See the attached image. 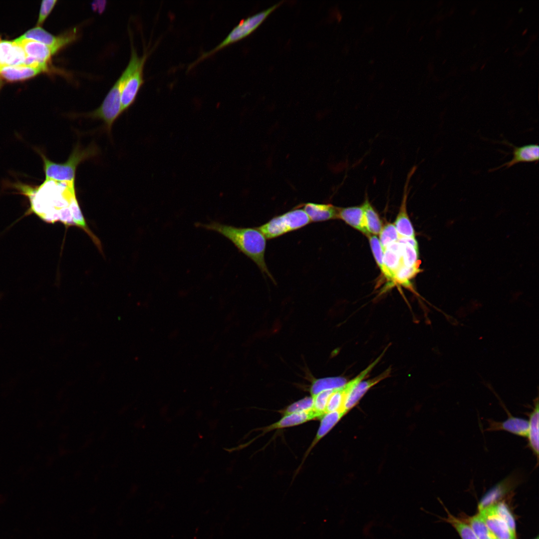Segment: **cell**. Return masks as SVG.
<instances>
[{
    "label": "cell",
    "instance_id": "836d02e7",
    "mask_svg": "<svg viewBox=\"0 0 539 539\" xmlns=\"http://www.w3.org/2000/svg\"><path fill=\"white\" fill-rule=\"evenodd\" d=\"M312 397H305L290 405L284 411L283 415L310 410L312 409Z\"/></svg>",
    "mask_w": 539,
    "mask_h": 539
},
{
    "label": "cell",
    "instance_id": "277c9868",
    "mask_svg": "<svg viewBox=\"0 0 539 539\" xmlns=\"http://www.w3.org/2000/svg\"><path fill=\"white\" fill-rule=\"evenodd\" d=\"M97 148L91 145L82 148L77 145L73 150L68 160L63 163H57L48 159L40 153L43 162L45 180L64 182H75V173L78 165L83 161L95 156Z\"/></svg>",
    "mask_w": 539,
    "mask_h": 539
},
{
    "label": "cell",
    "instance_id": "5bb4252c",
    "mask_svg": "<svg viewBox=\"0 0 539 539\" xmlns=\"http://www.w3.org/2000/svg\"><path fill=\"white\" fill-rule=\"evenodd\" d=\"M508 418L503 422H497L492 419L488 420L489 426L488 431H506L521 437H527L529 430V421L527 420L514 417L508 411Z\"/></svg>",
    "mask_w": 539,
    "mask_h": 539
},
{
    "label": "cell",
    "instance_id": "3957f363",
    "mask_svg": "<svg viewBox=\"0 0 539 539\" xmlns=\"http://www.w3.org/2000/svg\"><path fill=\"white\" fill-rule=\"evenodd\" d=\"M139 58L140 56L136 49L133 46H131V57L128 65L110 89L101 104L93 111L84 114L87 117L102 120L108 132H110L114 122L122 113L121 103L122 89L127 78Z\"/></svg>",
    "mask_w": 539,
    "mask_h": 539
},
{
    "label": "cell",
    "instance_id": "8d00e7d4",
    "mask_svg": "<svg viewBox=\"0 0 539 539\" xmlns=\"http://www.w3.org/2000/svg\"><path fill=\"white\" fill-rule=\"evenodd\" d=\"M527 29H526V30H525V31H524V32L523 33V34H525V33L526 32V31H527Z\"/></svg>",
    "mask_w": 539,
    "mask_h": 539
},
{
    "label": "cell",
    "instance_id": "44dd1931",
    "mask_svg": "<svg viewBox=\"0 0 539 539\" xmlns=\"http://www.w3.org/2000/svg\"><path fill=\"white\" fill-rule=\"evenodd\" d=\"M402 265L412 267L420 265L418 245L415 238L399 237Z\"/></svg>",
    "mask_w": 539,
    "mask_h": 539
},
{
    "label": "cell",
    "instance_id": "603a6c76",
    "mask_svg": "<svg viewBox=\"0 0 539 539\" xmlns=\"http://www.w3.org/2000/svg\"><path fill=\"white\" fill-rule=\"evenodd\" d=\"M383 261L385 266L394 277L395 272L402 265L401 245L398 242L389 245L384 249Z\"/></svg>",
    "mask_w": 539,
    "mask_h": 539
},
{
    "label": "cell",
    "instance_id": "2e32d148",
    "mask_svg": "<svg viewBox=\"0 0 539 539\" xmlns=\"http://www.w3.org/2000/svg\"><path fill=\"white\" fill-rule=\"evenodd\" d=\"M391 372V367H389L375 377L361 381L348 395L344 404V410L347 412L352 408L371 387L389 377Z\"/></svg>",
    "mask_w": 539,
    "mask_h": 539
},
{
    "label": "cell",
    "instance_id": "e575fe53",
    "mask_svg": "<svg viewBox=\"0 0 539 539\" xmlns=\"http://www.w3.org/2000/svg\"><path fill=\"white\" fill-rule=\"evenodd\" d=\"M56 2V0H45L42 1L37 22L38 26L43 23L53 9Z\"/></svg>",
    "mask_w": 539,
    "mask_h": 539
},
{
    "label": "cell",
    "instance_id": "7402d4cb",
    "mask_svg": "<svg viewBox=\"0 0 539 539\" xmlns=\"http://www.w3.org/2000/svg\"><path fill=\"white\" fill-rule=\"evenodd\" d=\"M539 401L538 398L535 400L533 411L528 414L529 417V430L527 438L528 446L539 460Z\"/></svg>",
    "mask_w": 539,
    "mask_h": 539
},
{
    "label": "cell",
    "instance_id": "83f0119b",
    "mask_svg": "<svg viewBox=\"0 0 539 539\" xmlns=\"http://www.w3.org/2000/svg\"><path fill=\"white\" fill-rule=\"evenodd\" d=\"M420 271V265L412 267L402 265L394 274V281L405 287H410L411 286L410 280Z\"/></svg>",
    "mask_w": 539,
    "mask_h": 539
},
{
    "label": "cell",
    "instance_id": "52a82bcc",
    "mask_svg": "<svg viewBox=\"0 0 539 539\" xmlns=\"http://www.w3.org/2000/svg\"><path fill=\"white\" fill-rule=\"evenodd\" d=\"M148 53H144L127 78L124 85L121 98L122 112L127 110L135 100L137 95L144 83V66Z\"/></svg>",
    "mask_w": 539,
    "mask_h": 539
},
{
    "label": "cell",
    "instance_id": "ffe728a7",
    "mask_svg": "<svg viewBox=\"0 0 539 539\" xmlns=\"http://www.w3.org/2000/svg\"><path fill=\"white\" fill-rule=\"evenodd\" d=\"M317 418V415L312 409L306 411L293 413L284 415L278 421L265 428V431L296 426Z\"/></svg>",
    "mask_w": 539,
    "mask_h": 539
},
{
    "label": "cell",
    "instance_id": "d590c367",
    "mask_svg": "<svg viewBox=\"0 0 539 539\" xmlns=\"http://www.w3.org/2000/svg\"><path fill=\"white\" fill-rule=\"evenodd\" d=\"M3 85V81L0 79V89Z\"/></svg>",
    "mask_w": 539,
    "mask_h": 539
},
{
    "label": "cell",
    "instance_id": "8992f818",
    "mask_svg": "<svg viewBox=\"0 0 539 539\" xmlns=\"http://www.w3.org/2000/svg\"><path fill=\"white\" fill-rule=\"evenodd\" d=\"M311 223L302 209L294 208L282 215L275 216L257 228L266 239L270 240L299 230Z\"/></svg>",
    "mask_w": 539,
    "mask_h": 539
},
{
    "label": "cell",
    "instance_id": "d4e9b609",
    "mask_svg": "<svg viewBox=\"0 0 539 539\" xmlns=\"http://www.w3.org/2000/svg\"><path fill=\"white\" fill-rule=\"evenodd\" d=\"M365 221L367 231L371 235H376L380 234L382 224L378 214L369 202L368 198L366 197L364 203L362 205Z\"/></svg>",
    "mask_w": 539,
    "mask_h": 539
},
{
    "label": "cell",
    "instance_id": "ba28073f",
    "mask_svg": "<svg viewBox=\"0 0 539 539\" xmlns=\"http://www.w3.org/2000/svg\"><path fill=\"white\" fill-rule=\"evenodd\" d=\"M76 36L75 29L58 36H55L41 27L37 26L28 30L15 40L29 39L36 41L53 48L58 52L75 40Z\"/></svg>",
    "mask_w": 539,
    "mask_h": 539
},
{
    "label": "cell",
    "instance_id": "4316f807",
    "mask_svg": "<svg viewBox=\"0 0 539 539\" xmlns=\"http://www.w3.org/2000/svg\"><path fill=\"white\" fill-rule=\"evenodd\" d=\"M346 383V379L341 377L318 379L315 380L311 385V394L312 396H314L324 390L339 388Z\"/></svg>",
    "mask_w": 539,
    "mask_h": 539
},
{
    "label": "cell",
    "instance_id": "ac0fdd59",
    "mask_svg": "<svg viewBox=\"0 0 539 539\" xmlns=\"http://www.w3.org/2000/svg\"><path fill=\"white\" fill-rule=\"evenodd\" d=\"M303 210L311 222H319L337 219V207L330 204L308 203L303 206Z\"/></svg>",
    "mask_w": 539,
    "mask_h": 539
},
{
    "label": "cell",
    "instance_id": "4dcf8cb0",
    "mask_svg": "<svg viewBox=\"0 0 539 539\" xmlns=\"http://www.w3.org/2000/svg\"><path fill=\"white\" fill-rule=\"evenodd\" d=\"M399 236L394 224H386L379 234V241L383 250L389 245L398 242Z\"/></svg>",
    "mask_w": 539,
    "mask_h": 539
},
{
    "label": "cell",
    "instance_id": "f1b7e54d",
    "mask_svg": "<svg viewBox=\"0 0 539 539\" xmlns=\"http://www.w3.org/2000/svg\"><path fill=\"white\" fill-rule=\"evenodd\" d=\"M468 521L469 526L478 539H496L487 528L479 514L470 518Z\"/></svg>",
    "mask_w": 539,
    "mask_h": 539
},
{
    "label": "cell",
    "instance_id": "d6a6232c",
    "mask_svg": "<svg viewBox=\"0 0 539 539\" xmlns=\"http://www.w3.org/2000/svg\"><path fill=\"white\" fill-rule=\"evenodd\" d=\"M493 506L498 515L506 522L510 529L516 533L515 521L507 506L503 502H500Z\"/></svg>",
    "mask_w": 539,
    "mask_h": 539
},
{
    "label": "cell",
    "instance_id": "30bf717a",
    "mask_svg": "<svg viewBox=\"0 0 539 539\" xmlns=\"http://www.w3.org/2000/svg\"><path fill=\"white\" fill-rule=\"evenodd\" d=\"M521 475L519 472H514L492 488L482 499L479 510L495 504L497 500L519 484L522 479Z\"/></svg>",
    "mask_w": 539,
    "mask_h": 539
},
{
    "label": "cell",
    "instance_id": "7a4b0ae2",
    "mask_svg": "<svg viewBox=\"0 0 539 539\" xmlns=\"http://www.w3.org/2000/svg\"><path fill=\"white\" fill-rule=\"evenodd\" d=\"M197 227L218 233L230 241L238 250L249 258L274 282L275 280L265 262L266 238L257 228H242L212 221L197 223Z\"/></svg>",
    "mask_w": 539,
    "mask_h": 539
},
{
    "label": "cell",
    "instance_id": "9c48e42d",
    "mask_svg": "<svg viewBox=\"0 0 539 539\" xmlns=\"http://www.w3.org/2000/svg\"><path fill=\"white\" fill-rule=\"evenodd\" d=\"M487 528L497 539H516V533L496 512L493 505L479 510Z\"/></svg>",
    "mask_w": 539,
    "mask_h": 539
},
{
    "label": "cell",
    "instance_id": "484cf974",
    "mask_svg": "<svg viewBox=\"0 0 539 539\" xmlns=\"http://www.w3.org/2000/svg\"><path fill=\"white\" fill-rule=\"evenodd\" d=\"M369 241L374 259L381 271L388 280L394 281V277L384 265L383 261L384 250L379 239L375 235H369Z\"/></svg>",
    "mask_w": 539,
    "mask_h": 539
},
{
    "label": "cell",
    "instance_id": "1f68e13d",
    "mask_svg": "<svg viewBox=\"0 0 539 539\" xmlns=\"http://www.w3.org/2000/svg\"><path fill=\"white\" fill-rule=\"evenodd\" d=\"M447 521L455 528L462 539H478L469 525L451 515Z\"/></svg>",
    "mask_w": 539,
    "mask_h": 539
},
{
    "label": "cell",
    "instance_id": "8fae6325",
    "mask_svg": "<svg viewBox=\"0 0 539 539\" xmlns=\"http://www.w3.org/2000/svg\"><path fill=\"white\" fill-rule=\"evenodd\" d=\"M414 167L408 174L404 187V192L399 213L396 217L394 226L399 237L415 238V231L407 212V200L408 194L409 180L415 172Z\"/></svg>",
    "mask_w": 539,
    "mask_h": 539
},
{
    "label": "cell",
    "instance_id": "5b68a950",
    "mask_svg": "<svg viewBox=\"0 0 539 539\" xmlns=\"http://www.w3.org/2000/svg\"><path fill=\"white\" fill-rule=\"evenodd\" d=\"M283 2L284 1H280L262 11L242 20L219 44L212 50L203 53L190 64L188 69H191L201 61L212 56L227 46L248 36L255 31L269 15Z\"/></svg>",
    "mask_w": 539,
    "mask_h": 539
},
{
    "label": "cell",
    "instance_id": "e0dca14e",
    "mask_svg": "<svg viewBox=\"0 0 539 539\" xmlns=\"http://www.w3.org/2000/svg\"><path fill=\"white\" fill-rule=\"evenodd\" d=\"M337 219H340L364 235H370L367 231L362 205L346 208L337 207Z\"/></svg>",
    "mask_w": 539,
    "mask_h": 539
},
{
    "label": "cell",
    "instance_id": "f546056e",
    "mask_svg": "<svg viewBox=\"0 0 539 539\" xmlns=\"http://www.w3.org/2000/svg\"><path fill=\"white\" fill-rule=\"evenodd\" d=\"M335 389L324 390L315 395L312 396L313 399L312 410L317 415L318 418L325 414V410L328 401Z\"/></svg>",
    "mask_w": 539,
    "mask_h": 539
},
{
    "label": "cell",
    "instance_id": "6da1fadb",
    "mask_svg": "<svg viewBox=\"0 0 539 539\" xmlns=\"http://www.w3.org/2000/svg\"><path fill=\"white\" fill-rule=\"evenodd\" d=\"M15 187L29 200L27 214H34L48 223L60 222L66 226L80 228L97 246L99 245V240L87 228L82 214L76 198L75 182L45 180L39 186L17 183Z\"/></svg>",
    "mask_w": 539,
    "mask_h": 539
},
{
    "label": "cell",
    "instance_id": "cb8c5ba5",
    "mask_svg": "<svg viewBox=\"0 0 539 539\" xmlns=\"http://www.w3.org/2000/svg\"><path fill=\"white\" fill-rule=\"evenodd\" d=\"M346 413L344 411H335L326 413L321 417L319 427L308 451L334 427Z\"/></svg>",
    "mask_w": 539,
    "mask_h": 539
},
{
    "label": "cell",
    "instance_id": "f35d334b",
    "mask_svg": "<svg viewBox=\"0 0 539 539\" xmlns=\"http://www.w3.org/2000/svg\"></svg>",
    "mask_w": 539,
    "mask_h": 539
},
{
    "label": "cell",
    "instance_id": "9a60e30c",
    "mask_svg": "<svg viewBox=\"0 0 539 539\" xmlns=\"http://www.w3.org/2000/svg\"><path fill=\"white\" fill-rule=\"evenodd\" d=\"M513 148L512 159L499 166L491 170V171L497 170L503 167L509 168L511 167L522 162H538L539 159V147L538 144H529L521 147H517L508 143Z\"/></svg>",
    "mask_w": 539,
    "mask_h": 539
},
{
    "label": "cell",
    "instance_id": "d6986e66",
    "mask_svg": "<svg viewBox=\"0 0 539 539\" xmlns=\"http://www.w3.org/2000/svg\"><path fill=\"white\" fill-rule=\"evenodd\" d=\"M45 72L42 69L25 65L7 66L0 69V77L8 81L25 80Z\"/></svg>",
    "mask_w": 539,
    "mask_h": 539
},
{
    "label": "cell",
    "instance_id": "4fadbf2b",
    "mask_svg": "<svg viewBox=\"0 0 539 539\" xmlns=\"http://www.w3.org/2000/svg\"><path fill=\"white\" fill-rule=\"evenodd\" d=\"M14 41L22 47L27 57L41 65L48 66L51 56L57 52L53 48L36 41L29 39Z\"/></svg>",
    "mask_w": 539,
    "mask_h": 539
},
{
    "label": "cell",
    "instance_id": "74e56055",
    "mask_svg": "<svg viewBox=\"0 0 539 539\" xmlns=\"http://www.w3.org/2000/svg\"><path fill=\"white\" fill-rule=\"evenodd\" d=\"M539 539V538H538V537H537V538H536V539Z\"/></svg>",
    "mask_w": 539,
    "mask_h": 539
},
{
    "label": "cell",
    "instance_id": "7c38bea8",
    "mask_svg": "<svg viewBox=\"0 0 539 539\" xmlns=\"http://www.w3.org/2000/svg\"><path fill=\"white\" fill-rule=\"evenodd\" d=\"M26 57L22 47L17 42L0 39V69L7 66L23 65Z\"/></svg>",
    "mask_w": 539,
    "mask_h": 539
}]
</instances>
